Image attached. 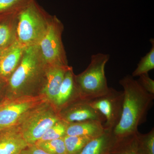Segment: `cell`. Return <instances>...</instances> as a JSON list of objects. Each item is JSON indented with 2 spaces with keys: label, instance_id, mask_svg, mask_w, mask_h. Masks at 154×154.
I'll return each mask as SVG.
<instances>
[{
  "label": "cell",
  "instance_id": "obj_1",
  "mask_svg": "<svg viewBox=\"0 0 154 154\" xmlns=\"http://www.w3.org/2000/svg\"><path fill=\"white\" fill-rule=\"evenodd\" d=\"M130 75L119 81L123 88V107L120 121L113 130L117 139L133 135L145 122L149 110L153 104L154 95L149 94Z\"/></svg>",
  "mask_w": 154,
  "mask_h": 154
},
{
  "label": "cell",
  "instance_id": "obj_2",
  "mask_svg": "<svg viewBox=\"0 0 154 154\" xmlns=\"http://www.w3.org/2000/svg\"><path fill=\"white\" fill-rule=\"evenodd\" d=\"M109 58V55L102 53L92 55L87 69L75 76L82 100L89 101L107 93L109 88L105 76V67Z\"/></svg>",
  "mask_w": 154,
  "mask_h": 154
},
{
  "label": "cell",
  "instance_id": "obj_3",
  "mask_svg": "<svg viewBox=\"0 0 154 154\" xmlns=\"http://www.w3.org/2000/svg\"><path fill=\"white\" fill-rule=\"evenodd\" d=\"M60 120L56 108L48 105H38L22 119L19 129L28 145H33L48 128Z\"/></svg>",
  "mask_w": 154,
  "mask_h": 154
},
{
  "label": "cell",
  "instance_id": "obj_4",
  "mask_svg": "<svg viewBox=\"0 0 154 154\" xmlns=\"http://www.w3.org/2000/svg\"><path fill=\"white\" fill-rule=\"evenodd\" d=\"M18 16L17 34L20 43L30 45L40 41L47 26L33 1L20 11Z\"/></svg>",
  "mask_w": 154,
  "mask_h": 154
},
{
  "label": "cell",
  "instance_id": "obj_5",
  "mask_svg": "<svg viewBox=\"0 0 154 154\" xmlns=\"http://www.w3.org/2000/svg\"><path fill=\"white\" fill-rule=\"evenodd\" d=\"M43 100L38 96H25L1 103L0 131L13 127Z\"/></svg>",
  "mask_w": 154,
  "mask_h": 154
},
{
  "label": "cell",
  "instance_id": "obj_6",
  "mask_svg": "<svg viewBox=\"0 0 154 154\" xmlns=\"http://www.w3.org/2000/svg\"><path fill=\"white\" fill-rule=\"evenodd\" d=\"M123 99V91L109 88L106 94L89 101L105 117V129L113 130L118 125L122 113Z\"/></svg>",
  "mask_w": 154,
  "mask_h": 154
},
{
  "label": "cell",
  "instance_id": "obj_7",
  "mask_svg": "<svg viewBox=\"0 0 154 154\" xmlns=\"http://www.w3.org/2000/svg\"><path fill=\"white\" fill-rule=\"evenodd\" d=\"M62 26L59 23L47 25L39 42V49L44 60L54 65L67 66L61 40Z\"/></svg>",
  "mask_w": 154,
  "mask_h": 154
},
{
  "label": "cell",
  "instance_id": "obj_8",
  "mask_svg": "<svg viewBox=\"0 0 154 154\" xmlns=\"http://www.w3.org/2000/svg\"><path fill=\"white\" fill-rule=\"evenodd\" d=\"M38 61V46L34 44L29 45L23 52L21 63L10 79V86L13 90L22 88L32 77L37 69Z\"/></svg>",
  "mask_w": 154,
  "mask_h": 154
},
{
  "label": "cell",
  "instance_id": "obj_9",
  "mask_svg": "<svg viewBox=\"0 0 154 154\" xmlns=\"http://www.w3.org/2000/svg\"><path fill=\"white\" fill-rule=\"evenodd\" d=\"M61 120L67 124L88 120L105 123L104 116L92 107L89 101L79 100L72 103L59 112Z\"/></svg>",
  "mask_w": 154,
  "mask_h": 154
},
{
  "label": "cell",
  "instance_id": "obj_10",
  "mask_svg": "<svg viewBox=\"0 0 154 154\" xmlns=\"http://www.w3.org/2000/svg\"><path fill=\"white\" fill-rule=\"evenodd\" d=\"M82 100L76 85L75 76L69 67L66 71L54 104L58 108L63 109L73 102Z\"/></svg>",
  "mask_w": 154,
  "mask_h": 154
},
{
  "label": "cell",
  "instance_id": "obj_11",
  "mask_svg": "<svg viewBox=\"0 0 154 154\" xmlns=\"http://www.w3.org/2000/svg\"><path fill=\"white\" fill-rule=\"evenodd\" d=\"M28 146L19 128L0 131V154H19Z\"/></svg>",
  "mask_w": 154,
  "mask_h": 154
},
{
  "label": "cell",
  "instance_id": "obj_12",
  "mask_svg": "<svg viewBox=\"0 0 154 154\" xmlns=\"http://www.w3.org/2000/svg\"><path fill=\"white\" fill-rule=\"evenodd\" d=\"M116 140L113 130L105 129L104 133L92 139L79 154H110Z\"/></svg>",
  "mask_w": 154,
  "mask_h": 154
},
{
  "label": "cell",
  "instance_id": "obj_13",
  "mask_svg": "<svg viewBox=\"0 0 154 154\" xmlns=\"http://www.w3.org/2000/svg\"><path fill=\"white\" fill-rule=\"evenodd\" d=\"M105 131L102 122L97 120H88L67 124L66 135L94 138L101 135Z\"/></svg>",
  "mask_w": 154,
  "mask_h": 154
},
{
  "label": "cell",
  "instance_id": "obj_14",
  "mask_svg": "<svg viewBox=\"0 0 154 154\" xmlns=\"http://www.w3.org/2000/svg\"><path fill=\"white\" fill-rule=\"evenodd\" d=\"M23 52L22 44L18 42L6 50L0 57V75L6 77L14 72Z\"/></svg>",
  "mask_w": 154,
  "mask_h": 154
},
{
  "label": "cell",
  "instance_id": "obj_15",
  "mask_svg": "<svg viewBox=\"0 0 154 154\" xmlns=\"http://www.w3.org/2000/svg\"><path fill=\"white\" fill-rule=\"evenodd\" d=\"M69 68L67 66L53 65L48 72L45 92L48 99L54 103Z\"/></svg>",
  "mask_w": 154,
  "mask_h": 154
},
{
  "label": "cell",
  "instance_id": "obj_16",
  "mask_svg": "<svg viewBox=\"0 0 154 154\" xmlns=\"http://www.w3.org/2000/svg\"><path fill=\"white\" fill-rule=\"evenodd\" d=\"M136 134L122 138L117 139L110 153L140 154L137 147Z\"/></svg>",
  "mask_w": 154,
  "mask_h": 154
},
{
  "label": "cell",
  "instance_id": "obj_17",
  "mask_svg": "<svg viewBox=\"0 0 154 154\" xmlns=\"http://www.w3.org/2000/svg\"><path fill=\"white\" fill-rule=\"evenodd\" d=\"M67 154H79L92 138L85 136H69L63 137Z\"/></svg>",
  "mask_w": 154,
  "mask_h": 154
},
{
  "label": "cell",
  "instance_id": "obj_18",
  "mask_svg": "<svg viewBox=\"0 0 154 154\" xmlns=\"http://www.w3.org/2000/svg\"><path fill=\"white\" fill-rule=\"evenodd\" d=\"M137 147L140 154H154V128L147 133L136 134Z\"/></svg>",
  "mask_w": 154,
  "mask_h": 154
},
{
  "label": "cell",
  "instance_id": "obj_19",
  "mask_svg": "<svg viewBox=\"0 0 154 154\" xmlns=\"http://www.w3.org/2000/svg\"><path fill=\"white\" fill-rule=\"evenodd\" d=\"M152 48L149 52L141 59L137 64V67L133 72V77L139 76L141 75L148 74L154 69V40L153 38L150 40Z\"/></svg>",
  "mask_w": 154,
  "mask_h": 154
},
{
  "label": "cell",
  "instance_id": "obj_20",
  "mask_svg": "<svg viewBox=\"0 0 154 154\" xmlns=\"http://www.w3.org/2000/svg\"><path fill=\"white\" fill-rule=\"evenodd\" d=\"M35 145L49 154H67L63 137L37 142Z\"/></svg>",
  "mask_w": 154,
  "mask_h": 154
},
{
  "label": "cell",
  "instance_id": "obj_21",
  "mask_svg": "<svg viewBox=\"0 0 154 154\" xmlns=\"http://www.w3.org/2000/svg\"><path fill=\"white\" fill-rule=\"evenodd\" d=\"M67 125V123L63 120H60L57 122L51 127L48 128L41 138L36 143L57 139L63 137L66 135Z\"/></svg>",
  "mask_w": 154,
  "mask_h": 154
},
{
  "label": "cell",
  "instance_id": "obj_22",
  "mask_svg": "<svg viewBox=\"0 0 154 154\" xmlns=\"http://www.w3.org/2000/svg\"><path fill=\"white\" fill-rule=\"evenodd\" d=\"M32 2V0H0V12L20 7L23 8Z\"/></svg>",
  "mask_w": 154,
  "mask_h": 154
},
{
  "label": "cell",
  "instance_id": "obj_23",
  "mask_svg": "<svg viewBox=\"0 0 154 154\" xmlns=\"http://www.w3.org/2000/svg\"><path fill=\"white\" fill-rule=\"evenodd\" d=\"M138 82L149 94L154 95V81L149 76L148 73L139 76Z\"/></svg>",
  "mask_w": 154,
  "mask_h": 154
},
{
  "label": "cell",
  "instance_id": "obj_24",
  "mask_svg": "<svg viewBox=\"0 0 154 154\" xmlns=\"http://www.w3.org/2000/svg\"><path fill=\"white\" fill-rule=\"evenodd\" d=\"M11 30L5 24H0V48L6 46L11 40Z\"/></svg>",
  "mask_w": 154,
  "mask_h": 154
},
{
  "label": "cell",
  "instance_id": "obj_25",
  "mask_svg": "<svg viewBox=\"0 0 154 154\" xmlns=\"http://www.w3.org/2000/svg\"><path fill=\"white\" fill-rule=\"evenodd\" d=\"M19 154H49L38 147L36 145L28 146L22 150Z\"/></svg>",
  "mask_w": 154,
  "mask_h": 154
},
{
  "label": "cell",
  "instance_id": "obj_26",
  "mask_svg": "<svg viewBox=\"0 0 154 154\" xmlns=\"http://www.w3.org/2000/svg\"><path fill=\"white\" fill-rule=\"evenodd\" d=\"M112 154V153H110V154Z\"/></svg>",
  "mask_w": 154,
  "mask_h": 154
}]
</instances>
